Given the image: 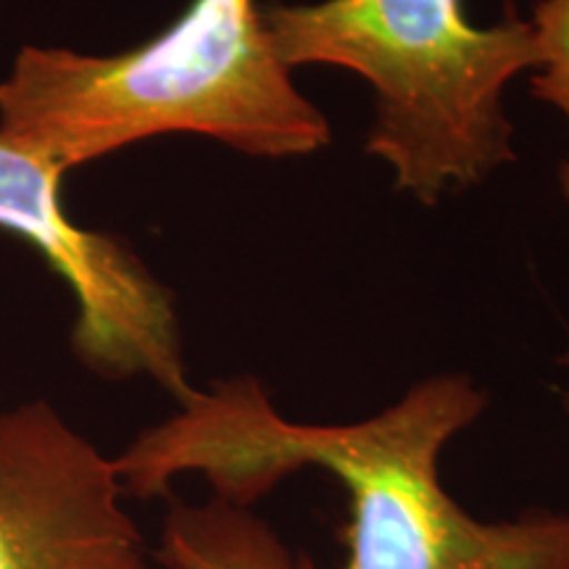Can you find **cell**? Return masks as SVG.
Here are the masks:
<instances>
[{
	"mask_svg": "<svg viewBox=\"0 0 569 569\" xmlns=\"http://www.w3.org/2000/svg\"><path fill=\"white\" fill-rule=\"evenodd\" d=\"M538 42V69L530 92L569 122V0H538L530 17ZM559 190L569 209V156L559 167Z\"/></svg>",
	"mask_w": 569,
	"mask_h": 569,
	"instance_id": "obj_7",
	"label": "cell"
},
{
	"mask_svg": "<svg viewBox=\"0 0 569 569\" xmlns=\"http://www.w3.org/2000/svg\"><path fill=\"white\" fill-rule=\"evenodd\" d=\"M159 546L151 551L163 569H301L293 553L267 519L253 509L234 507L211 496L188 503L167 496Z\"/></svg>",
	"mask_w": 569,
	"mask_h": 569,
	"instance_id": "obj_6",
	"label": "cell"
},
{
	"mask_svg": "<svg viewBox=\"0 0 569 569\" xmlns=\"http://www.w3.org/2000/svg\"><path fill=\"white\" fill-rule=\"evenodd\" d=\"M561 365H567L569 367V348H567V353L565 356H561ZM565 411H567V417H569V393H565Z\"/></svg>",
	"mask_w": 569,
	"mask_h": 569,
	"instance_id": "obj_8",
	"label": "cell"
},
{
	"mask_svg": "<svg viewBox=\"0 0 569 569\" xmlns=\"http://www.w3.org/2000/svg\"><path fill=\"white\" fill-rule=\"evenodd\" d=\"M488 407L459 372L432 375L393 407L351 425L290 422L253 375L193 390L113 459L124 496H172L196 472L213 496L253 509L298 469L317 467L348 493L343 569H569V515L528 511L482 522L448 496L443 448ZM301 569H317L301 553Z\"/></svg>",
	"mask_w": 569,
	"mask_h": 569,
	"instance_id": "obj_1",
	"label": "cell"
},
{
	"mask_svg": "<svg viewBox=\"0 0 569 569\" xmlns=\"http://www.w3.org/2000/svg\"><path fill=\"white\" fill-rule=\"evenodd\" d=\"M284 69L325 63L375 90L367 153L427 206L517 159L503 90L538 69L530 19L472 24L461 0H319L261 6Z\"/></svg>",
	"mask_w": 569,
	"mask_h": 569,
	"instance_id": "obj_3",
	"label": "cell"
},
{
	"mask_svg": "<svg viewBox=\"0 0 569 569\" xmlns=\"http://www.w3.org/2000/svg\"><path fill=\"white\" fill-rule=\"evenodd\" d=\"M113 459L32 398L0 411V569H153Z\"/></svg>",
	"mask_w": 569,
	"mask_h": 569,
	"instance_id": "obj_5",
	"label": "cell"
},
{
	"mask_svg": "<svg viewBox=\"0 0 569 569\" xmlns=\"http://www.w3.org/2000/svg\"><path fill=\"white\" fill-rule=\"evenodd\" d=\"M61 169L0 140V230L19 234L69 284L77 301L71 348L103 380L148 377L177 403L193 393L174 296L113 234L67 213Z\"/></svg>",
	"mask_w": 569,
	"mask_h": 569,
	"instance_id": "obj_4",
	"label": "cell"
},
{
	"mask_svg": "<svg viewBox=\"0 0 569 569\" xmlns=\"http://www.w3.org/2000/svg\"><path fill=\"white\" fill-rule=\"evenodd\" d=\"M177 132L274 161L330 142L325 113L274 56L259 0H190L113 56L27 46L0 82V140L63 174Z\"/></svg>",
	"mask_w": 569,
	"mask_h": 569,
	"instance_id": "obj_2",
	"label": "cell"
}]
</instances>
